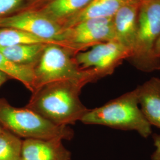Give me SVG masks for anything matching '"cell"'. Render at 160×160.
Instances as JSON below:
<instances>
[{"label": "cell", "instance_id": "6da1fadb", "mask_svg": "<svg viewBox=\"0 0 160 160\" xmlns=\"http://www.w3.org/2000/svg\"><path fill=\"white\" fill-rule=\"evenodd\" d=\"M84 80L60 81L42 86L33 92L26 108L58 125L68 126L81 120L88 111L81 102Z\"/></svg>", "mask_w": 160, "mask_h": 160}, {"label": "cell", "instance_id": "7a4b0ae2", "mask_svg": "<svg viewBox=\"0 0 160 160\" xmlns=\"http://www.w3.org/2000/svg\"><path fill=\"white\" fill-rule=\"evenodd\" d=\"M86 125H98L116 129L133 131L147 138L151 125L139 107L136 90L113 99L102 106L88 110L80 120Z\"/></svg>", "mask_w": 160, "mask_h": 160}, {"label": "cell", "instance_id": "3957f363", "mask_svg": "<svg viewBox=\"0 0 160 160\" xmlns=\"http://www.w3.org/2000/svg\"><path fill=\"white\" fill-rule=\"evenodd\" d=\"M0 123L5 129L25 139L69 140L74 136L68 126L56 125L26 107H13L4 98H0Z\"/></svg>", "mask_w": 160, "mask_h": 160}, {"label": "cell", "instance_id": "277c9868", "mask_svg": "<svg viewBox=\"0 0 160 160\" xmlns=\"http://www.w3.org/2000/svg\"><path fill=\"white\" fill-rule=\"evenodd\" d=\"M73 52L58 43L46 45L34 67L35 90L42 86L60 81L84 80L91 82L100 78L92 70L81 69L74 58L71 57Z\"/></svg>", "mask_w": 160, "mask_h": 160}, {"label": "cell", "instance_id": "5b68a950", "mask_svg": "<svg viewBox=\"0 0 160 160\" xmlns=\"http://www.w3.org/2000/svg\"><path fill=\"white\" fill-rule=\"evenodd\" d=\"M160 35V0H141L135 47L129 59L140 70L151 72L160 68L154 57L155 42Z\"/></svg>", "mask_w": 160, "mask_h": 160}, {"label": "cell", "instance_id": "8992f818", "mask_svg": "<svg viewBox=\"0 0 160 160\" xmlns=\"http://www.w3.org/2000/svg\"><path fill=\"white\" fill-rule=\"evenodd\" d=\"M110 41H117L113 17L90 18L63 29L65 46L76 53L87 47Z\"/></svg>", "mask_w": 160, "mask_h": 160}, {"label": "cell", "instance_id": "52a82bcc", "mask_svg": "<svg viewBox=\"0 0 160 160\" xmlns=\"http://www.w3.org/2000/svg\"><path fill=\"white\" fill-rule=\"evenodd\" d=\"M132 53L119 42L110 41L96 45L87 51L78 52L75 61L82 70H92L102 78L111 74Z\"/></svg>", "mask_w": 160, "mask_h": 160}, {"label": "cell", "instance_id": "ba28073f", "mask_svg": "<svg viewBox=\"0 0 160 160\" xmlns=\"http://www.w3.org/2000/svg\"><path fill=\"white\" fill-rule=\"evenodd\" d=\"M0 28L23 30L65 47L63 28L37 10H25L0 18Z\"/></svg>", "mask_w": 160, "mask_h": 160}, {"label": "cell", "instance_id": "9c48e42d", "mask_svg": "<svg viewBox=\"0 0 160 160\" xmlns=\"http://www.w3.org/2000/svg\"><path fill=\"white\" fill-rule=\"evenodd\" d=\"M71 155L61 139H26L23 141L21 160H71Z\"/></svg>", "mask_w": 160, "mask_h": 160}, {"label": "cell", "instance_id": "30bf717a", "mask_svg": "<svg viewBox=\"0 0 160 160\" xmlns=\"http://www.w3.org/2000/svg\"><path fill=\"white\" fill-rule=\"evenodd\" d=\"M140 2L141 0L122 7L113 17L117 41L132 53L137 39L138 14Z\"/></svg>", "mask_w": 160, "mask_h": 160}, {"label": "cell", "instance_id": "8fae6325", "mask_svg": "<svg viewBox=\"0 0 160 160\" xmlns=\"http://www.w3.org/2000/svg\"><path fill=\"white\" fill-rule=\"evenodd\" d=\"M140 108L151 125L160 128V79L152 78L135 88Z\"/></svg>", "mask_w": 160, "mask_h": 160}, {"label": "cell", "instance_id": "7c38bea8", "mask_svg": "<svg viewBox=\"0 0 160 160\" xmlns=\"http://www.w3.org/2000/svg\"><path fill=\"white\" fill-rule=\"evenodd\" d=\"M137 1L139 0H92L84 9L65 20L61 26L67 29L88 19L113 17L122 7Z\"/></svg>", "mask_w": 160, "mask_h": 160}, {"label": "cell", "instance_id": "4fadbf2b", "mask_svg": "<svg viewBox=\"0 0 160 160\" xmlns=\"http://www.w3.org/2000/svg\"><path fill=\"white\" fill-rule=\"evenodd\" d=\"M92 0H52L37 11L61 26L69 17L84 9Z\"/></svg>", "mask_w": 160, "mask_h": 160}, {"label": "cell", "instance_id": "5bb4252c", "mask_svg": "<svg viewBox=\"0 0 160 160\" xmlns=\"http://www.w3.org/2000/svg\"><path fill=\"white\" fill-rule=\"evenodd\" d=\"M46 45L40 43L0 47V52L15 63L34 68Z\"/></svg>", "mask_w": 160, "mask_h": 160}, {"label": "cell", "instance_id": "9a60e30c", "mask_svg": "<svg viewBox=\"0 0 160 160\" xmlns=\"http://www.w3.org/2000/svg\"><path fill=\"white\" fill-rule=\"evenodd\" d=\"M0 72L18 80L32 92H34V68L15 63L0 52Z\"/></svg>", "mask_w": 160, "mask_h": 160}, {"label": "cell", "instance_id": "2e32d148", "mask_svg": "<svg viewBox=\"0 0 160 160\" xmlns=\"http://www.w3.org/2000/svg\"><path fill=\"white\" fill-rule=\"evenodd\" d=\"M52 43L53 42L21 30L0 28V47L40 43L48 44Z\"/></svg>", "mask_w": 160, "mask_h": 160}, {"label": "cell", "instance_id": "e0dca14e", "mask_svg": "<svg viewBox=\"0 0 160 160\" xmlns=\"http://www.w3.org/2000/svg\"><path fill=\"white\" fill-rule=\"evenodd\" d=\"M23 141L4 129L0 133V160H21Z\"/></svg>", "mask_w": 160, "mask_h": 160}, {"label": "cell", "instance_id": "ac0fdd59", "mask_svg": "<svg viewBox=\"0 0 160 160\" xmlns=\"http://www.w3.org/2000/svg\"><path fill=\"white\" fill-rule=\"evenodd\" d=\"M24 0H0V18L12 15L23 5Z\"/></svg>", "mask_w": 160, "mask_h": 160}, {"label": "cell", "instance_id": "d6986e66", "mask_svg": "<svg viewBox=\"0 0 160 160\" xmlns=\"http://www.w3.org/2000/svg\"><path fill=\"white\" fill-rule=\"evenodd\" d=\"M154 144L155 151L151 156L152 160H160V135H154Z\"/></svg>", "mask_w": 160, "mask_h": 160}, {"label": "cell", "instance_id": "ffe728a7", "mask_svg": "<svg viewBox=\"0 0 160 160\" xmlns=\"http://www.w3.org/2000/svg\"><path fill=\"white\" fill-rule=\"evenodd\" d=\"M52 0H29L28 7L29 8L39 7L51 1Z\"/></svg>", "mask_w": 160, "mask_h": 160}, {"label": "cell", "instance_id": "44dd1931", "mask_svg": "<svg viewBox=\"0 0 160 160\" xmlns=\"http://www.w3.org/2000/svg\"><path fill=\"white\" fill-rule=\"evenodd\" d=\"M154 56L155 58L160 59V35L158 39L155 42L153 50Z\"/></svg>", "mask_w": 160, "mask_h": 160}, {"label": "cell", "instance_id": "7402d4cb", "mask_svg": "<svg viewBox=\"0 0 160 160\" xmlns=\"http://www.w3.org/2000/svg\"><path fill=\"white\" fill-rule=\"evenodd\" d=\"M10 78L7 75L0 72V87L4 84Z\"/></svg>", "mask_w": 160, "mask_h": 160}, {"label": "cell", "instance_id": "603a6c76", "mask_svg": "<svg viewBox=\"0 0 160 160\" xmlns=\"http://www.w3.org/2000/svg\"><path fill=\"white\" fill-rule=\"evenodd\" d=\"M3 130H4V129H2V128L0 125V133H2V132L3 131Z\"/></svg>", "mask_w": 160, "mask_h": 160}]
</instances>
